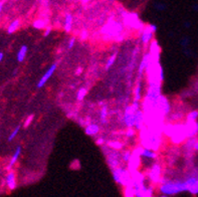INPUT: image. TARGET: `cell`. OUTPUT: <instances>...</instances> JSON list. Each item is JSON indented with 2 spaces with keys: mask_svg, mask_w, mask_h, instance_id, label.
Segmentation results:
<instances>
[{
  "mask_svg": "<svg viewBox=\"0 0 198 197\" xmlns=\"http://www.w3.org/2000/svg\"><path fill=\"white\" fill-rule=\"evenodd\" d=\"M158 190L162 195L173 196L181 192L187 191V186L185 181H182V180H171L163 177L158 187Z\"/></svg>",
  "mask_w": 198,
  "mask_h": 197,
  "instance_id": "cell-1",
  "label": "cell"
},
{
  "mask_svg": "<svg viewBox=\"0 0 198 197\" xmlns=\"http://www.w3.org/2000/svg\"><path fill=\"white\" fill-rule=\"evenodd\" d=\"M186 136L188 138H196L198 134V122H186Z\"/></svg>",
  "mask_w": 198,
  "mask_h": 197,
  "instance_id": "cell-10",
  "label": "cell"
},
{
  "mask_svg": "<svg viewBox=\"0 0 198 197\" xmlns=\"http://www.w3.org/2000/svg\"><path fill=\"white\" fill-rule=\"evenodd\" d=\"M20 154H21V147L20 146H17V147H16L15 151H14V153H13V155L11 156V159H10V161H9V164L7 165V170H9V171H10L12 167L14 166L15 164H16V162L18 161Z\"/></svg>",
  "mask_w": 198,
  "mask_h": 197,
  "instance_id": "cell-14",
  "label": "cell"
},
{
  "mask_svg": "<svg viewBox=\"0 0 198 197\" xmlns=\"http://www.w3.org/2000/svg\"><path fill=\"white\" fill-rule=\"evenodd\" d=\"M72 22H74V17L71 13H68L64 17V29L65 32H71L72 29Z\"/></svg>",
  "mask_w": 198,
  "mask_h": 197,
  "instance_id": "cell-15",
  "label": "cell"
},
{
  "mask_svg": "<svg viewBox=\"0 0 198 197\" xmlns=\"http://www.w3.org/2000/svg\"><path fill=\"white\" fill-rule=\"evenodd\" d=\"M108 146L109 148H111V149L117 151V150H121L122 148H123V144L121 142H119V141H116V142H109Z\"/></svg>",
  "mask_w": 198,
  "mask_h": 197,
  "instance_id": "cell-28",
  "label": "cell"
},
{
  "mask_svg": "<svg viewBox=\"0 0 198 197\" xmlns=\"http://www.w3.org/2000/svg\"><path fill=\"white\" fill-rule=\"evenodd\" d=\"M90 1H91V0H82V2L84 3V4H87V3H89Z\"/></svg>",
  "mask_w": 198,
  "mask_h": 197,
  "instance_id": "cell-39",
  "label": "cell"
},
{
  "mask_svg": "<svg viewBox=\"0 0 198 197\" xmlns=\"http://www.w3.org/2000/svg\"><path fill=\"white\" fill-rule=\"evenodd\" d=\"M50 33H51V28L50 27H47V28L44 29V31H43V36L44 37H47Z\"/></svg>",
  "mask_w": 198,
  "mask_h": 197,
  "instance_id": "cell-35",
  "label": "cell"
},
{
  "mask_svg": "<svg viewBox=\"0 0 198 197\" xmlns=\"http://www.w3.org/2000/svg\"><path fill=\"white\" fill-rule=\"evenodd\" d=\"M145 119H146V116H145V113L142 110H139L136 112V116H135V126L134 129L136 131H142L144 128V124H145Z\"/></svg>",
  "mask_w": 198,
  "mask_h": 197,
  "instance_id": "cell-9",
  "label": "cell"
},
{
  "mask_svg": "<svg viewBox=\"0 0 198 197\" xmlns=\"http://www.w3.org/2000/svg\"><path fill=\"white\" fill-rule=\"evenodd\" d=\"M117 57H118V52H114L113 54H111L110 57H109L107 62H106V65H105V68L106 70H110V68L113 67L114 64L116 62V60H117Z\"/></svg>",
  "mask_w": 198,
  "mask_h": 197,
  "instance_id": "cell-20",
  "label": "cell"
},
{
  "mask_svg": "<svg viewBox=\"0 0 198 197\" xmlns=\"http://www.w3.org/2000/svg\"><path fill=\"white\" fill-rule=\"evenodd\" d=\"M27 51H28V47L27 45H21L20 48L18 49L17 51V54H16V58H17V61L19 62H22L26 57V55H27Z\"/></svg>",
  "mask_w": 198,
  "mask_h": 197,
  "instance_id": "cell-16",
  "label": "cell"
},
{
  "mask_svg": "<svg viewBox=\"0 0 198 197\" xmlns=\"http://www.w3.org/2000/svg\"><path fill=\"white\" fill-rule=\"evenodd\" d=\"M196 178H197V180H198V174H197V176H196Z\"/></svg>",
  "mask_w": 198,
  "mask_h": 197,
  "instance_id": "cell-42",
  "label": "cell"
},
{
  "mask_svg": "<svg viewBox=\"0 0 198 197\" xmlns=\"http://www.w3.org/2000/svg\"><path fill=\"white\" fill-rule=\"evenodd\" d=\"M81 39L82 40H87L88 37H89V33H88V31L87 30H82L81 32Z\"/></svg>",
  "mask_w": 198,
  "mask_h": 197,
  "instance_id": "cell-33",
  "label": "cell"
},
{
  "mask_svg": "<svg viewBox=\"0 0 198 197\" xmlns=\"http://www.w3.org/2000/svg\"><path fill=\"white\" fill-rule=\"evenodd\" d=\"M75 38L71 37L68 42V49H71L72 47H75Z\"/></svg>",
  "mask_w": 198,
  "mask_h": 197,
  "instance_id": "cell-32",
  "label": "cell"
},
{
  "mask_svg": "<svg viewBox=\"0 0 198 197\" xmlns=\"http://www.w3.org/2000/svg\"><path fill=\"white\" fill-rule=\"evenodd\" d=\"M19 26H20V21H19V19H15V20H13L11 23L8 25L7 32L9 34L14 33V32L19 28Z\"/></svg>",
  "mask_w": 198,
  "mask_h": 197,
  "instance_id": "cell-19",
  "label": "cell"
},
{
  "mask_svg": "<svg viewBox=\"0 0 198 197\" xmlns=\"http://www.w3.org/2000/svg\"><path fill=\"white\" fill-rule=\"evenodd\" d=\"M137 135V131L134 129V128H127V131L125 132V136H126L128 139H133Z\"/></svg>",
  "mask_w": 198,
  "mask_h": 197,
  "instance_id": "cell-27",
  "label": "cell"
},
{
  "mask_svg": "<svg viewBox=\"0 0 198 197\" xmlns=\"http://www.w3.org/2000/svg\"><path fill=\"white\" fill-rule=\"evenodd\" d=\"M158 197H170V196H167V195H162V194H161L160 196H158Z\"/></svg>",
  "mask_w": 198,
  "mask_h": 197,
  "instance_id": "cell-41",
  "label": "cell"
},
{
  "mask_svg": "<svg viewBox=\"0 0 198 197\" xmlns=\"http://www.w3.org/2000/svg\"><path fill=\"white\" fill-rule=\"evenodd\" d=\"M123 30V25L120 22L113 21L108 23L107 25L103 28V32L107 35H111V36H115L121 33V31Z\"/></svg>",
  "mask_w": 198,
  "mask_h": 197,
  "instance_id": "cell-6",
  "label": "cell"
},
{
  "mask_svg": "<svg viewBox=\"0 0 198 197\" xmlns=\"http://www.w3.org/2000/svg\"><path fill=\"white\" fill-rule=\"evenodd\" d=\"M146 178L149 180L152 185L160 184L162 180V166L159 163H154L149 169L147 170Z\"/></svg>",
  "mask_w": 198,
  "mask_h": 197,
  "instance_id": "cell-3",
  "label": "cell"
},
{
  "mask_svg": "<svg viewBox=\"0 0 198 197\" xmlns=\"http://www.w3.org/2000/svg\"><path fill=\"white\" fill-rule=\"evenodd\" d=\"M112 175H113L115 182L118 185L122 186L123 188L132 184V175H131V172L128 170V168H124V167L119 166L117 168L112 169Z\"/></svg>",
  "mask_w": 198,
  "mask_h": 197,
  "instance_id": "cell-2",
  "label": "cell"
},
{
  "mask_svg": "<svg viewBox=\"0 0 198 197\" xmlns=\"http://www.w3.org/2000/svg\"><path fill=\"white\" fill-rule=\"evenodd\" d=\"M187 191L192 195H197L198 194V180L195 183H194V184H192L189 187V188H188Z\"/></svg>",
  "mask_w": 198,
  "mask_h": 197,
  "instance_id": "cell-29",
  "label": "cell"
},
{
  "mask_svg": "<svg viewBox=\"0 0 198 197\" xmlns=\"http://www.w3.org/2000/svg\"><path fill=\"white\" fill-rule=\"evenodd\" d=\"M198 119V111L193 110L189 112L186 116V122H197Z\"/></svg>",
  "mask_w": 198,
  "mask_h": 197,
  "instance_id": "cell-24",
  "label": "cell"
},
{
  "mask_svg": "<svg viewBox=\"0 0 198 197\" xmlns=\"http://www.w3.org/2000/svg\"><path fill=\"white\" fill-rule=\"evenodd\" d=\"M97 144L98 145H100V146H104V144L106 143V140H105V138H103V137H100V138H98L97 139Z\"/></svg>",
  "mask_w": 198,
  "mask_h": 197,
  "instance_id": "cell-34",
  "label": "cell"
},
{
  "mask_svg": "<svg viewBox=\"0 0 198 197\" xmlns=\"http://www.w3.org/2000/svg\"><path fill=\"white\" fill-rule=\"evenodd\" d=\"M133 152L138 154L141 158H145V159H148V160H156L157 157H158L157 153L155 152L154 150L148 149V148H145L143 146L137 147L136 149L133 150Z\"/></svg>",
  "mask_w": 198,
  "mask_h": 197,
  "instance_id": "cell-7",
  "label": "cell"
},
{
  "mask_svg": "<svg viewBox=\"0 0 198 197\" xmlns=\"http://www.w3.org/2000/svg\"><path fill=\"white\" fill-rule=\"evenodd\" d=\"M34 119V116L33 115H29V116L26 118V120L24 121V124H23V127L26 128V127H28L29 125H30L32 123V121H33Z\"/></svg>",
  "mask_w": 198,
  "mask_h": 197,
  "instance_id": "cell-31",
  "label": "cell"
},
{
  "mask_svg": "<svg viewBox=\"0 0 198 197\" xmlns=\"http://www.w3.org/2000/svg\"><path fill=\"white\" fill-rule=\"evenodd\" d=\"M5 182L9 190H14L16 188L17 182H16V174L14 171H9L7 173V175L5 177Z\"/></svg>",
  "mask_w": 198,
  "mask_h": 197,
  "instance_id": "cell-12",
  "label": "cell"
},
{
  "mask_svg": "<svg viewBox=\"0 0 198 197\" xmlns=\"http://www.w3.org/2000/svg\"><path fill=\"white\" fill-rule=\"evenodd\" d=\"M19 131H20V126H17L14 130L12 131L11 134H10V135H9V137H8V141H9V142H10V141H12L13 139H15V137L18 135Z\"/></svg>",
  "mask_w": 198,
  "mask_h": 197,
  "instance_id": "cell-30",
  "label": "cell"
},
{
  "mask_svg": "<svg viewBox=\"0 0 198 197\" xmlns=\"http://www.w3.org/2000/svg\"><path fill=\"white\" fill-rule=\"evenodd\" d=\"M194 151H196V152H198V139L196 140L195 145H194Z\"/></svg>",
  "mask_w": 198,
  "mask_h": 197,
  "instance_id": "cell-37",
  "label": "cell"
},
{
  "mask_svg": "<svg viewBox=\"0 0 198 197\" xmlns=\"http://www.w3.org/2000/svg\"><path fill=\"white\" fill-rule=\"evenodd\" d=\"M101 128L98 124H89L87 127L85 128V132L88 136L94 137L97 136L99 133H100Z\"/></svg>",
  "mask_w": 198,
  "mask_h": 197,
  "instance_id": "cell-13",
  "label": "cell"
},
{
  "mask_svg": "<svg viewBox=\"0 0 198 197\" xmlns=\"http://www.w3.org/2000/svg\"><path fill=\"white\" fill-rule=\"evenodd\" d=\"M141 98H142V84L138 83L134 90V101L140 102Z\"/></svg>",
  "mask_w": 198,
  "mask_h": 197,
  "instance_id": "cell-21",
  "label": "cell"
},
{
  "mask_svg": "<svg viewBox=\"0 0 198 197\" xmlns=\"http://www.w3.org/2000/svg\"><path fill=\"white\" fill-rule=\"evenodd\" d=\"M196 140H197L196 138H188V139L185 141V144H184V146H185V149L189 151V152H190V151H193Z\"/></svg>",
  "mask_w": 198,
  "mask_h": 197,
  "instance_id": "cell-22",
  "label": "cell"
},
{
  "mask_svg": "<svg viewBox=\"0 0 198 197\" xmlns=\"http://www.w3.org/2000/svg\"><path fill=\"white\" fill-rule=\"evenodd\" d=\"M132 151L131 150H124L123 152L121 153V159L122 161H124L125 163H128L130 161L131 157H132Z\"/></svg>",
  "mask_w": 198,
  "mask_h": 197,
  "instance_id": "cell-26",
  "label": "cell"
},
{
  "mask_svg": "<svg viewBox=\"0 0 198 197\" xmlns=\"http://www.w3.org/2000/svg\"><path fill=\"white\" fill-rule=\"evenodd\" d=\"M157 31V26L155 24H148L141 31V42L144 45H149L153 40L154 33Z\"/></svg>",
  "mask_w": 198,
  "mask_h": 197,
  "instance_id": "cell-5",
  "label": "cell"
},
{
  "mask_svg": "<svg viewBox=\"0 0 198 197\" xmlns=\"http://www.w3.org/2000/svg\"><path fill=\"white\" fill-rule=\"evenodd\" d=\"M57 64H52L50 67L47 68V71H45L43 74H42V77L40 78V80L38 81L37 85H36L37 88H43L45 85H47V83L49 81V78H50L52 75L54 74L55 71H57Z\"/></svg>",
  "mask_w": 198,
  "mask_h": 197,
  "instance_id": "cell-8",
  "label": "cell"
},
{
  "mask_svg": "<svg viewBox=\"0 0 198 197\" xmlns=\"http://www.w3.org/2000/svg\"><path fill=\"white\" fill-rule=\"evenodd\" d=\"M123 194L124 197H136V191H135L133 184H130L126 187H124Z\"/></svg>",
  "mask_w": 198,
  "mask_h": 197,
  "instance_id": "cell-17",
  "label": "cell"
},
{
  "mask_svg": "<svg viewBox=\"0 0 198 197\" xmlns=\"http://www.w3.org/2000/svg\"><path fill=\"white\" fill-rule=\"evenodd\" d=\"M32 25L36 29H45L47 28V21L43 19H36L35 21H33Z\"/></svg>",
  "mask_w": 198,
  "mask_h": 197,
  "instance_id": "cell-25",
  "label": "cell"
},
{
  "mask_svg": "<svg viewBox=\"0 0 198 197\" xmlns=\"http://www.w3.org/2000/svg\"><path fill=\"white\" fill-rule=\"evenodd\" d=\"M152 60H153V57H151V54H149V52L144 55L143 58H142L141 62H140V65H139V74L140 75L143 74L145 71L149 68Z\"/></svg>",
  "mask_w": 198,
  "mask_h": 197,
  "instance_id": "cell-11",
  "label": "cell"
},
{
  "mask_svg": "<svg viewBox=\"0 0 198 197\" xmlns=\"http://www.w3.org/2000/svg\"><path fill=\"white\" fill-rule=\"evenodd\" d=\"M87 95H88V90L85 88H78V92H77V100L78 102H82V101H84L85 100V98L87 97Z\"/></svg>",
  "mask_w": 198,
  "mask_h": 197,
  "instance_id": "cell-23",
  "label": "cell"
},
{
  "mask_svg": "<svg viewBox=\"0 0 198 197\" xmlns=\"http://www.w3.org/2000/svg\"><path fill=\"white\" fill-rule=\"evenodd\" d=\"M104 151L106 156H107V162L111 169H115L120 166V162L122 160L120 153H118L116 150H113L109 147L104 149Z\"/></svg>",
  "mask_w": 198,
  "mask_h": 197,
  "instance_id": "cell-4",
  "label": "cell"
},
{
  "mask_svg": "<svg viewBox=\"0 0 198 197\" xmlns=\"http://www.w3.org/2000/svg\"><path fill=\"white\" fill-rule=\"evenodd\" d=\"M108 107L103 106L100 110V121L103 125H106L108 123Z\"/></svg>",
  "mask_w": 198,
  "mask_h": 197,
  "instance_id": "cell-18",
  "label": "cell"
},
{
  "mask_svg": "<svg viewBox=\"0 0 198 197\" xmlns=\"http://www.w3.org/2000/svg\"><path fill=\"white\" fill-rule=\"evenodd\" d=\"M2 8H3V3L0 1V13H1V11H2Z\"/></svg>",
  "mask_w": 198,
  "mask_h": 197,
  "instance_id": "cell-40",
  "label": "cell"
},
{
  "mask_svg": "<svg viewBox=\"0 0 198 197\" xmlns=\"http://www.w3.org/2000/svg\"><path fill=\"white\" fill-rule=\"evenodd\" d=\"M75 74H77V75H81V74H82V67H78L77 68V70H75Z\"/></svg>",
  "mask_w": 198,
  "mask_h": 197,
  "instance_id": "cell-36",
  "label": "cell"
},
{
  "mask_svg": "<svg viewBox=\"0 0 198 197\" xmlns=\"http://www.w3.org/2000/svg\"><path fill=\"white\" fill-rule=\"evenodd\" d=\"M3 57H4V54H3V52H0V64H1V61L3 60Z\"/></svg>",
  "mask_w": 198,
  "mask_h": 197,
  "instance_id": "cell-38",
  "label": "cell"
}]
</instances>
